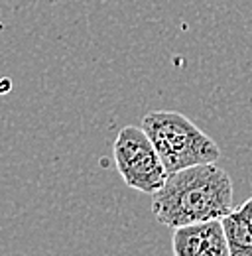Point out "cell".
Here are the masks:
<instances>
[{
	"label": "cell",
	"mask_w": 252,
	"mask_h": 256,
	"mask_svg": "<svg viewBox=\"0 0 252 256\" xmlns=\"http://www.w3.org/2000/svg\"><path fill=\"white\" fill-rule=\"evenodd\" d=\"M232 180L217 166L199 164L168 174L164 186L154 193L152 211L170 228L222 219L232 211Z\"/></svg>",
	"instance_id": "6da1fadb"
},
{
	"label": "cell",
	"mask_w": 252,
	"mask_h": 256,
	"mask_svg": "<svg viewBox=\"0 0 252 256\" xmlns=\"http://www.w3.org/2000/svg\"><path fill=\"white\" fill-rule=\"evenodd\" d=\"M142 128L152 140L168 174L220 158L217 142L182 112L152 110L142 118Z\"/></svg>",
	"instance_id": "7a4b0ae2"
},
{
	"label": "cell",
	"mask_w": 252,
	"mask_h": 256,
	"mask_svg": "<svg viewBox=\"0 0 252 256\" xmlns=\"http://www.w3.org/2000/svg\"><path fill=\"white\" fill-rule=\"evenodd\" d=\"M112 156L120 178L136 192L154 193L164 186L168 172L142 126H124L116 134Z\"/></svg>",
	"instance_id": "3957f363"
},
{
	"label": "cell",
	"mask_w": 252,
	"mask_h": 256,
	"mask_svg": "<svg viewBox=\"0 0 252 256\" xmlns=\"http://www.w3.org/2000/svg\"><path fill=\"white\" fill-rule=\"evenodd\" d=\"M172 248L174 256H230L219 219L174 228Z\"/></svg>",
	"instance_id": "277c9868"
},
{
	"label": "cell",
	"mask_w": 252,
	"mask_h": 256,
	"mask_svg": "<svg viewBox=\"0 0 252 256\" xmlns=\"http://www.w3.org/2000/svg\"><path fill=\"white\" fill-rule=\"evenodd\" d=\"M230 256H252V197L220 219Z\"/></svg>",
	"instance_id": "5b68a950"
}]
</instances>
